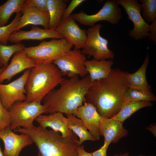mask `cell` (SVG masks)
Returning a JSON list of instances; mask_svg holds the SVG:
<instances>
[{
	"instance_id": "6da1fadb",
	"label": "cell",
	"mask_w": 156,
	"mask_h": 156,
	"mask_svg": "<svg viewBox=\"0 0 156 156\" xmlns=\"http://www.w3.org/2000/svg\"><path fill=\"white\" fill-rule=\"evenodd\" d=\"M126 72L112 69L106 78L91 82L85 101L92 105L102 118H112L120 111L129 88Z\"/></svg>"
},
{
	"instance_id": "7a4b0ae2",
	"label": "cell",
	"mask_w": 156,
	"mask_h": 156,
	"mask_svg": "<svg viewBox=\"0 0 156 156\" xmlns=\"http://www.w3.org/2000/svg\"><path fill=\"white\" fill-rule=\"evenodd\" d=\"M91 83L89 75L81 78L76 76L64 79L59 88L52 90L43 99V105L47 113L73 114L83 105Z\"/></svg>"
},
{
	"instance_id": "3957f363",
	"label": "cell",
	"mask_w": 156,
	"mask_h": 156,
	"mask_svg": "<svg viewBox=\"0 0 156 156\" xmlns=\"http://www.w3.org/2000/svg\"><path fill=\"white\" fill-rule=\"evenodd\" d=\"M14 131L28 135L38 149V156H77L80 145L77 138L67 139L53 130L40 126L29 128L18 127Z\"/></svg>"
},
{
	"instance_id": "277c9868",
	"label": "cell",
	"mask_w": 156,
	"mask_h": 156,
	"mask_svg": "<svg viewBox=\"0 0 156 156\" xmlns=\"http://www.w3.org/2000/svg\"><path fill=\"white\" fill-rule=\"evenodd\" d=\"M53 63L38 64L31 69L25 85L27 102L41 103L45 96L64 79Z\"/></svg>"
},
{
	"instance_id": "5b68a950",
	"label": "cell",
	"mask_w": 156,
	"mask_h": 156,
	"mask_svg": "<svg viewBox=\"0 0 156 156\" xmlns=\"http://www.w3.org/2000/svg\"><path fill=\"white\" fill-rule=\"evenodd\" d=\"M73 45L65 38L43 41L35 46L25 47L26 55L36 64L53 63L71 49Z\"/></svg>"
},
{
	"instance_id": "8992f818",
	"label": "cell",
	"mask_w": 156,
	"mask_h": 156,
	"mask_svg": "<svg viewBox=\"0 0 156 156\" xmlns=\"http://www.w3.org/2000/svg\"><path fill=\"white\" fill-rule=\"evenodd\" d=\"M11 117L12 130L20 127L29 128L34 126L36 118L43 113H47L45 107L41 103L18 101L13 103L8 109Z\"/></svg>"
},
{
	"instance_id": "52a82bcc",
	"label": "cell",
	"mask_w": 156,
	"mask_h": 156,
	"mask_svg": "<svg viewBox=\"0 0 156 156\" xmlns=\"http://www.w3.org/2000/svg\"><path fill=\"white\" fill-rule=\"evenodd\" d=\"M118 5L117 0H108L104 3L99 11L94 14L88 15L81 11L71 15L76 21L80 24L91 27L101 21H107L115 25L118 23L122 17Z\"/></svg>"
},
{
	"instance_id": "ba28073f",
	"label": "cell",
	"mask_w": 156,
	"mask_h": 156,
	"mask_svg": "<svg viewBox=\"0 0 156 156\" xmlns=\"http://www.w3.org/2000/svg\"><path fill=\"white\" fill-rule=\"evenodd\" d=\"M102 27L101 24H96L86 30L87 40L81 51L84 55L92 57L97 60L112 59L114 55L108 48V40L100 34Z\"/></svg>"
},
{
	"instance_id": "9c48e42d",
	"label": "cell",
	"mask_w": 156,
	"mask_h": 156,
	"mask_svg": "<svg viewBox=\"0 0 156 156\" xmlns=\"http://www.w3.org/2000/svg\"><path fill=\"white\" fill-rule=\"evenodd\" d=\"M85 55L80 49L74 48L53 62L63 76L69 78L75 76L83 77L88 74L85 65Z\"/></svg>"
},
{
	"instance_id": "30bf717a",
	"label": "cell",
	"mask_w": 156,
	"mask_h": 156,
	"mask_svg": "<svg viewBox=\"0 0 156 156\" xmlns=\"http://www.w3.org/2000/svg\"><path fill=\"white\" fill-rule=\"evenodd\" d=\"M117 2L118 5L124 8L128 18L133 23V28L129 32V36L136 40L147 38L150 25L144 20L141 15V4L138 0H117Z\"/></svg>"
},
{
	"instance_id": "8fae6325",
	"label": "cell",
	"mask_w": 156,
	"mask_h": 156,
	"mask_svg": "<svg viewBox=\"0 0 156 156\" xmlns=\"http://www.w3.org/2000/svg\"><path fill=\"white\" fill-rule=\"evenodd\" d=\"M31 69L25 70L18 78L8 84L0 83V99L7 109L15 102L26 100L25 85Z\"/></svg>"
},
{
	"instance_id": "7c38bea8",
	"label": "cell",
	"mask_w": 156,
	"mask_h": 156,
	"mask_svg": "<svg viewBox=\"0 0 156 156\" xmlns=\"http://www.w3.org/2000/svg\"><path fill=\"white\" fill-rule=\"evenodd\" d=\"M74 48L83 49L87 41L86 30L80 28L71 15L62 20L55 30Z\"/></svg>"
},
{
	"instance_id": "4fadbf2b",
	"label": "cell",
	"mask_w": 156,
	"mask_h": 156,
	"mask_svg": "<svg viewBox=\"0 0 156 156\" xmlns=\"http://www.w3.org/2000/svg\"><path fill=\"white\" fill-rule=\"evenodd\" d=\"M11 129L10 126L0 131V138L3 142L4 156H19L24 147L31 144L33 142L27 135L16 134Z\"/></svg>"
},
{
	"instance_id": "5bb4252c",
	"label": "cell",
	"mask_w": 156,
	"mask_h": 156,
	"mask_svg": "<svg viewBox=\"0 0 156 156\" xmlns=\"http://www.w3.org/2000/svg\"><path fill=\"white\" fill-rule=\"evenodd\" d=\"M83 104L78 107L73 114L81 120L95 140H99L101 136L99 126L103 118L92 105L85 101Z\"/></svg>"
},
{
	"instance_id": "9a60e30c",
	"label": "cell",
	"mask_w": 156,
	"mask_h": 156,
	"mask_svg": "<svg viewBox=\"0 0 156 156\" xmlns=\"http://www.w3.org/2000/svg\"><path fill=\"white\" fill-rule=\"evenodd\" d=\"M39 126L45 128L50 127L52 130L60 133L62 136L67 139L77 138V135L67 126V118L63 113L57 112L49 115L41 114L35 120Z\"/></svg>"
},
{
	"instance_id": "2e32d148",
	"label": "cell",
	"mask_w": 156,
	"mask_h": 156,
	"mask_svg": "<svg viewBox=\"0 0 156 156\" xmlns=\"http://www.w3.org/2000/svg\"><path fill=\"white\" fill-rule=\"evenodd\" d=\"M64 37L55 30L42 29L35 25H32L28 31L19 30L14 31L10 36L8 41L16 44L21 43L26 40H41L47 38L61 39Z\"/></svg>"
},
{
	"instance_id": "e0dca14e",
	"label": "cell",
	"mask_w": 156,
	"mask_h": 156,
	"mask_svg": "<svg viewBox=\"0 0 156 156\" xmlns=\"http://www.w3.org/2000/svg\"><path fill=\"white\" fill-rule=\"evenodd\" d=\"M37 64L29 59L23 49L15 53L10 64L0 75V83L10 81L16 74L35 67Z\"/></svg>"
},
{
	"instance_id": "ac0fdd59",
	"label": "cell",
	"mask_w": 156,
	"mask_h": 156,
	"mask_svg": "<svg viewBox=\"0 0 156 156\" xmlns=\"http://www.w3.org/2000/svg\"><path fill=\"white\" fill-rule=\"evenodd\" d=\"M122 124L112 118H102L99 129L101 136L104 137V143L109 146L112 143H116L128 134V130L124 127Z\"/></svg>"
},
{
	"instance_id": "d6986e66",
	"label": "cell",
	"mask_w": 156,
	"mask_h": 156,
	"mask_svg": "<svg viewBox=\"0 0 156 156\" xmlns=\"http://www.w3.org/2000/svg\"><path fill=\"white\" fill-rule=\"evenodd\" d=\"M21 12L22 15L14 31L20 30L21 28L29 25H41L44 29H49V16L48 12L24 5Z\"/></svg>"
},
{
	"instance_id": "ffe728a7",
	"label": "cell",
	"mask_w": 156,
	"mask_h": 156,
	"mask_svg": "<svg viewBox=\"0 0 156 156\" xmlns=\"http://www.w3.org/2000/svg\"><path fill=\"white\" fill-rule=\"evenodd\" d=\"M114 64L112 60H86L85 65L91 82L107 77L110 73Z\"/></svg>"
},
{
	"instance_id": "44dd1931",
	"label": "cell",
	"mask_w": 156,
	"mask_h": 156,
	"mask_svg": "<svg viewBox=\"0 0 156 156\" xmlns=\"http://www.w3.org/2000/svg\"><path fill=\"white\" fill-rule=\"evenodd\" d=\"M149 62V57L148 53L143 63L138 70L132 73L126 72L129 88L151 91V87L148 83L146 77V69Z\"/></svg>"
},
{
	"instance_id": "7402d4cb",
	"label": "cell",
	"mask_w": 156,
	"mask_h": 156,
	"mask_svg": "<svg viewBox=\"0 0 156 156\" xmlns=\"http://www.w3.org/2000/svg\"><path fill=\"white\" fill-rule=\"evenodd\" d=\"M67 126L79 138V143L81 145L86 140L95 141L92 135L88 130L83 121L73 114H66Z\"/></svg>"
},
{
	"instance_id": "603a6c76",
	"label": "cell",
	"mask_w": 156,
	"mask_h": 156,
	"mask_svg": "<svg viewBox=\"0 0 156 156\" xmlns=\"http://www.w3.org/2000/svg\"><path fill=\"white\" fill-rule=\"evenodd\" d=\"M49 16V29L55 30L62 20L66 5L62 0H47Z\"/></svg>"
},
{
	"instance_id": "cb8c5ba5",
	"label": "cell",
	"mask_w": 156,
	"mask_h": 156,
	"mask_svg": "<svg viewBox=\"0 0 156 156\" xmlns=\"http://www.w3.org/2000/svg\"><path fill=\"white\" fill-rule=\"evenodd\" d=\"M152 105L151 102L149 101H125L119 112L112 118L123 123L126 119L139 109Z\"/></svg>"
},
{
	"instance_id": "d4e9b609",
	"label": "cell",
	"mask_w": 156,
	"mask_h": 156,
	"mask_svg": "<svg viewBox=\"0 0 156 156\" xmlns=\"http://www.w3.org/2000/svg\"><path fill=\"white\" fill-rule=\"evenodd\" d=\"M25 0H8L0 5V27L5 26L14 13L21 12Z\"/></svg>"
},
{
	"instance_id": "484cf974",
	"label": "cell",
	"mask_w": 156,
	"mask_h": 156,
	"mask_svg": "<svg viewBox=\"0 0 156 156\" xmlns=\"http://www.w3.org/2000/svg\"><path fill=\"white\" fill-rule=\"evenodd\" d=\"M125 101H155L156 98L151 92L137 88H129L124 95Z\"/></svg>"
},
{
	"instance_id": "4316f807",
	"label": "cell",
	"mask_w": 156,
	"mask_h": 156,
	"mask_svg": "<svg viewBox=\"0 0 156 156\" xmlns=\"http://www.w3.org/2000/svg\"><path fill=\"white\" fill-rule=\"evenodd\" d=\"M25 47L24 45L21 43L9 45L0 43V68L7 67L11 57Z\"/></svg>"
},
{
	"instance_id": "83f0119b",
	"label": "cell",
	"mask_w": 156,
	"mask_h": 156,
	"mask_svg": "<svg viewBox=\"0 0 156 156\" xmlns=\"http://www.w3.org/2000/svg\"><path fill=\"white\" fill-rule=\"evenodd\" d=\"M142 17L147 23L156 19V0H140Z\"/></svg>"
},
{
	"instance_id": "f1b7e54d",
	"label": "cell",
	"mask_w": 156,
	"mask_h": 156,
	"mask_svg": "<svg viewBox=\"0 0 156 156\" xmlns=\"http://www.w3.org/2000/svg\"><path fill=\"white\" fill-rule=\"evenodd\" d=\"M21 15V12L16 13L14 18L10 24L0 27V43L7 45L8 38L10 35L14 32Z\"/></svg>"
},
{
	"instance_id": "f546056e",
	"label": "cell",
	"mask_w": 156,
	"mask_h": 156,
	"mask_svg": "<svg viewBox=\"0 0 156 156\" xmlns=\"http://www.w3.org/2000/svg\"><path fill=\"white\" fill-rule=\"evenodd\" d=\"M11 120L9 111L3 105L0 99V131L10 126Z\"/></svg>"
},
{
	"instance_id": "4dcf8cb0",
	"label": "cell",
	"mask_w": 156,
	"mask_h": 156,
	"mask_svg": "<svg viewBox=\"0 0 156 156\" xmlns=\"http://www.w3.org/2000/svg\"><path fill=\"white\" fill-rule=\"evenodd\" d=\"M35 8L41 11L48 12L47 0H27L24 5Z\"/></svg>"
},
{
	"instance_id": "1f68e13d",
	"label": "cell",
	"mask_w": 156,
	"mask_h": 156,
	"mask_svg": "<svg viewBox=\"0 0 156 156\" xmlns=\"http://www.w3.org/2000/svg\"><path fill=\"white\" fill-rule=\"evenodd\" d=\"M85 0H72L68 7L66 8L63 14L62 20H64L68 18L71 15V14L73 10L79 5L83 2Z\"/></svg>"
},
{
	"instance_id": "d6a6232c",
	"label": "cell",
	"mask_w": 156,
	"mask_h": 156,
	"mask_svg": "<svg viewBox=\"0 0 156 156\" xmlns=\"http://www.w3.org/2000/svg\"><path fill=\"white\" fill-rule=\"evenodd\" d=\"M147 37L150 41L153 42L155 44L156 43V19L150 25V29Z\"/></svg>"
},
{
	"instance_id": "836d02e7",
	"label": "cell",
	"mask_w": 156,
	"mask_h": 156,
	"mask_svg": "<svg viewBox=\"0 0 156 156\" xmlns=\"http://www.w3.org/2000/svg\"><path fill=\"white\" fill-rule=\"evenodd\" d=\"M109 145L104 143L98 150L92 153L93 156H107V151Z\"/></svg>"
},
{
	"instance_id": "e575fe53",
	"label": "cell",
	"mask_w": 156,
	"mask_h": 156,
	"mask_svg": "<svg viewBox=\"0 0 156 156\" xmlns=\"http://www.w3.org/2000/svg\"><path fill=\"white\" fill-rule=\"evenodd\" d=\"M77 156H93L92 153H88L84 150L83 145H80L78 150Z\"/></svg>"
},
{
	"instance_id": "d590c367",
	"label": "cell",
	"mask_w": 156,
	"mask_h": 156,
	"mask_svg": "<svg viewBox=\"0 0 156 156\" xmlns=\"http://www.w3.org/2000/svg\"><path fill=\"white\" fill-rule=\"evenodd\" d=\"M147 129L151 132L152 134L155 137H156V125L155 124H153L150 125L147 127Z\"/></svg>"
},
{
	"instance_id": "8d00e7d4",
	"label": "cell",
	"mask_w": 156,
	"mask_h": 156,
	"mask_svg": "<svg viewBox=\"0 0 156 156\" xmlns=\"http://www.w3.org/2000/svg\"><path fill=\"white\" fill-rule=\"evenodd\" d=\"M143 155H140L137 156H142ZM113 156H131L127 152L124 153L120 154H116L114 155Z\"/></svg>"
},
{
	"instance_id": "74e56055",
	"label": "cell",
	"mask_w": 156,
	"mask_h": 156,
	"mask_svg": "<svg viewBox=\"0 0 156 156\" xmlns=\"http://www.w3.org/2000/svg\"><path fill=\"white\" fill-rule=\"evenodd\" d=\"M6 68V67H3L1 68H0V75L3 71Z\"/></svg>"
},
{
	"instance_id": "f35d334b",
	"label": "cell",
	"mask_w": 156,
	"mask_h": 156,
	"mask_svg": "<svg viewBox=\"0 0 156 156\" xmlns=\"http://www.w3.org/2000/svg\"><path fill=\"white\" fill-rule=\"evenodd\" d=\"M1 140V139L0 138V141ZM0 156H4L3 153V151H2L1 148L0 146Z\"/></svg>"
},
{
	"instance_id": "ab89813d",
	"label": "cell",
	"mask_w": 156,
	"mask_h": 156,
	"mask_svg": "<svg viewBox=\"0 0 156 156\" xmlns=\"http://www.w3.org/2000/svg\"><path fill=\"white\" fill-rule=\"evenodd\" d=\"M142 156H155V155H147V156H144V155Z\"/></svg>"
}]
</instances>
